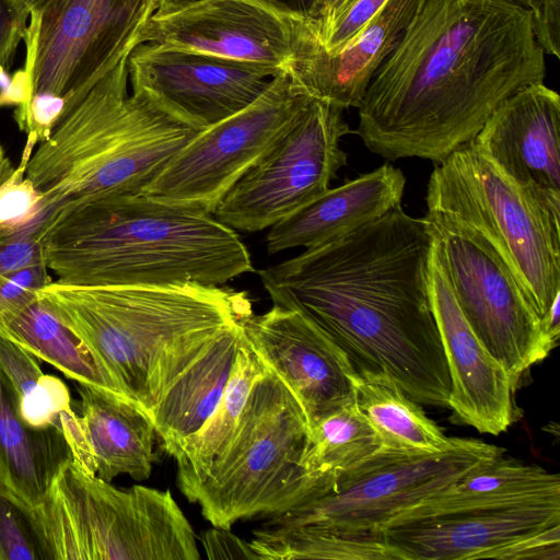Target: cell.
Listing matches in <instances>:
<instances>
[{
	"label": "cell",
	"instance_id": "41",
	"mask_svg": "<svg viewBox=\"0 0 560 560\" xmlns=\"http://www.w3.org/2000/svg\"><path fill=\"white\" fill-rule=\"evenodd\" d=\"M14 166L0 143V186L12 175Z\"/></svg>",
	"mask_w": 560,
	"mask_h": 560
},
{
	"label": "cell",
	"instance_id": "2",
	"mask_svg": "<svg viewBox=\"0 0 560 560\" xmlns=\"http://www.w3.org/2000/svg\"><path fill=\"white\" fill-rule=\"evenodd\" d=\"M432 246L425 220L400 206L258 275L273 304L312 319L358 374L386 376L420 405L448 407L429 290Z\"/></svg>",
	"mask_w": 560,
	"mask_h": 560
},
{
	"label": "cell",
	"instance_id": "3",
	"mask_svg": "<svg viewBox=\"0 0 560 560\" xmlns=\"http://www.w3.org/2000/svg\"><path fill=\"white\" fill-rule=\"evenodd\" d=\"M42 243L48 269L78 285H223L254 271L238 234L213 214L142 194L68 205Z\"/></svg>",
	"mask_w": 560,
	"mask_h": 560
},
{
	"label": "cell",
	"instance_id": "4",
	"mask_svg": "<svg viewBox=\"0 0 560 560\" xmlns=\"http://www.w3.org/2000/svg\"><path fill=\"white\" fill-rule=\"evenodd\" d=\"M37 298L149 416L224 329L253 314L245 292L195 282L78 285L52 280Z\"/></svg>",
	"mask_w": 560,
	"mask_h": 560
},
{
	"label": "cell",
	"instance_id": "16",
	"mask_svg": "<svg viewBox=\"0 0 560 560\" xmlns=\"http://www.w3.org/2000/svg\"><path fill=\"white\" fill-rule=\"evenodd\" d=\"M242 329L250 349L296 398L310 430L355 399L358 373L348 355L303 313L273 304L246 317Z\"/></svg>",
	"mask_w": 560,
	"mask_h": 560
},
{
	"label": "cell",
	"instance_id": "32",
	"mask_svg": "<svg viewBox=\"0 0 560 560\" xmlns=\"http://www.w3.org/2000/svg\"><path fill=\"white\" fill-rule=\"evenodd\" d=\"M37 143L26 138L20 164L0 186V242L44 233L52 215L44 197L26 177V164Z\"/></svg>",
	"mask_w": 560,
	"mask_h": 560
},
{
	"label": "cell",
	"instance_id": "24",
	"mask_svg": "<svg viewBox=\"0 0 560 560\" xmlns=\"http://www.w3.org/2000/svg\"><path fill=\"white\" fill-rule=\"evenodd\" d=\"M242 322L224 329L152 409L150 418L170 456L206 424L219 404L243 339Z\"/></svg>",
	"mask_w": 560,
	"mask_h": 560
},
{
	"label": "cell",
	"instance_id": "12",
	"mask_svg": "<svg viewBox=\"0 0 560 560\" xmlns=\"http://www.w3.org/2000/svg\"><path fill=\"white\" fill-rule=\"evenodd\" d=\"M311 97L285 72L248 106L199 131L143 189L158 201L207 213L265 155Z\"/></svg>",
	"mask_w": 560,
	"mask_h": 560
},
{
	"label": "cell",
	"instance_id": "27",
	"mask_svg": "<svg viewBox=\"0 0 560 560\" xmlns=\"http://www.w3.org/2000/svg\"><path fill=\"white\" fill-rule=\"evenodd\" d=\"M355 404L380 442V448L401 453H438L447 448V438L420 404L390 378L358 374Z\"/></svg>",
	"mask_w": 560,
	"mask_h": 560
},
{
	"label": "cell",
	"instance_id": "9",
	"mask_svg": "<svg viewBox=\"0 0 560 560\" xmlns=\"http://www.w3.org/2000/svg\"><path fill=\"white\" fill-rule=\"evenodd\" d=\"M504 452L500 446L463 438H454L438 453L378 448L354 466L311 482L294 505L264 516L261 527L383 535L385 526L404 510Z\"/></svg>",
	"mask_w": 560,
	"mask_h": 560
},
{
	"label": "cell",
	"instance_id": "7",
	"mask_svg": "<svg viewBox=\"0 0 560 560\" xmlns=\"http://www.w3.org/2000/svg\"><path fill=\"white\" fill-rule=\"evenodd\" d=\"M308 440L302 407L266 366L192 503L213 527L225 529L240 520L288 510L306 491L302 459Z\"/></svg>",
	"mask_w": 560,
	"mask_h": 560
},
{
	"label": "cell",
	"instance_id": "42",
	"mask_svg": "<svg viewBox=\"0 0 560 560\" xmlns=\"http://www.w3.org/2000/svg\"><path fill=\"white\" fill-rule=\"evenodd\" d=\"M522 7L528 9L533 14V24L536 23L542 12L545 0H513Z\"/></svg>",
	"mask_w": 560,
	"mask_h": 560
},
{
	"label": "cell",
	"instance_id": "22",
	"mask_svg": "<svg viewBox=\"0 0 560 560\" xmlns=\"http://www.w3.org/2000/svg\"><path fill=\"white\" fill-rule=\"evenodd\" d=\"M545 502H560L559 474L536 464L505 458L501 454L472 467L436 493L404 510L386 526Z\"/></svg>",
	"mask_w": 560,
	"mask_h": 560
},
{
	"label": "cell",
	"instance_id": "44",
	"mask_svg": "<svg viewBox=\"0 0 560 560\" xmlns=\"http://www.w3.org/2000/svg\"><path fill=\"white\" fill-rule=\"evenodd\" d=\"M49 0H24V2L30 8V12L33 10H37L43 7Z\"/></svg>",
	"mask_w": 560,
	"mask_h": 560
},
{
	"label": "cell",
	"instance_id": "1",
	"mask_svg": "<svg viewBox=\"0 0 560 560\" xmlns=\"http://www.w3.org/2000/svg\"><path fill=\"white\" fill-rule=\"evenodd\" d=\"M532 12L513 0H425L368 85L355 133L389 161L441 163L546 78Z\"/></svg>",
	"mask_w": 560,
	"mask_h": 560
},
{
	"label": "cell",
	"instance_id": "33",
	"mask_svg": "<svg viewBox=\"0 0 560 560\" xmlns=\"http://www.w3.org/2000/svg\"><path fill=\"white\" fill-rule=\"evenodd\" d=\"M387 0H357L336 18L319 22L308 14V22L324 48L336 52L355 39Z\"/></svg>",
	"mask_w": 560,
	"mask_h": 560
},
{
	"label": "cell",
	"instance_id": "37",
	"mask_svg": "<svg viewBox=\"0 0 560 560\" xmlns=\"http://www.w3.org/2000/svg\"><path fill=\"white\" fill-rule=\"evenodd\" d=\"M560 524L528 535L497 550L490 559L559 560Z\"/></svg>",
	"mask_w": 560,
	"mask_h": 560
},
{
	"label": "cell",
	"instance_id": "19",
	"mask_svg": "<svg viewBox=\"0 0 560 560\" xmlns=\"http://www.w3.org/2000/svg\"><path fill=\"white\" fill-rule=\"evenodd\" d=\"M425 0H387L364 31L336 52L327 51L306 13L295 20L287 71L304 95L340 109L359 107L369 83Z\"/></svg>",
	"mask_w": 560,
	"mask_h": 560
},
{
	"label": "cell",
	"instance_id": "6",
	"mask_svg": "<svg viewBox=\"0 0 560 560\" xmlns=\"http://www.w3.org/2000/svg\"><path fill=\"white\" fill-rule=\"evenodd\" d=\"M42 560H198L194 529L168 490L119 489L70 455L25 517Z\"/></svg>",
	"mask_w": 560,
	"mask_h": 560
},
{
	"label": "cell",
	"instance_id": "26",
	"mask_svg": "<svg viewBox=\"0 0 560 560\" xmlns=\"http://www.w3.org/2000/svg\"><path fill=\"white\" fill-rule=\"evenodd\" d=\"M266 365L250 349L244 335L223 395L206 424L185 439L173 458L177 465V483L192 502L194 495L213 460L229 442L248 395Z\"/></svg>",
	"mask_w": 560,
	"mask_h": 560
},
{
	"label": "cell",
	"instance_id": "36",
	"mask_svg": "<svg viewBox=\"0 0 560 560\" xmlns=\"http://www.w3.org/2000/svg\"><path fill=\"white\" fill-rule=\"evenodd\" d=\"M30 8L24 0H0V74L11 69L26 35Z\"/></svg>",
	"mask_w": 560,
	"mask_h": 560
},
{
	"label": "cell",
	"instance_id": "17",
	"mask_svg": "<svg viewBox=\"0 0 560 560\" xmlns=\"http://www.w3.org/2000/svg\"><path fill=\"white\" fill-rule=\"evenodd\" d=\"M560 96L544 82L506 98L474 147L508 179L560 214Z\"/></svg>",
	"mask_w": 560,
	"mask_h": 560
},
{
	"label": "cell",
	"instance_id": "35",
	"mask_svg": "<svg viewBox=\"0 0 560 560\" xmlns=\"http://www.w3.org/2000/svg\"><path fill=\"white\" fill-rule=\"evenodd\" d=\"M42 559L32 530L0 489V560Z\"/></svg>",
	"mask_w": 560,
	"mask_h": 560
},
{
	"label": "cell",
	"instance_id": "11",
	"mask_svg": "<svg viewBox=\"0 0 560 560\" xmlns=\"http://www.w3.org/2000/svg\"><path fill=\"white\" fill-rule=\"evenodd\" d=\"M423 219L464 317L516 388L551 351L529 299L482 236L442 213L427 211Z\"/></svg>",
	"mask_w": 560,
	"mask_h": 560
},
{
	"label": "cell",
	"instance_id": "20",
	"mask_svg": "<svg viewBox=\"0 0 560 560\" xmlns=\"http://www.w3.org/2000/svg\"><path fill=\"white\" fill-rule=\"evenodd\" d=\"M559 524L560 502H545L397 523L383 534L399 560H477Z\"/></svg>",
	"mask_w": 560,
	"mask_h": 560
},
{
	"label": "cell",
	"instance_id": "34",
	"mask_svg": "<svg viewBox=\"0 0 560 560\" xmlns=\"http://www.w3.org/2000/svg\"><path fill=\"white\" fill-rule=\"evenodd\" d=\"M52 279L45 261L12 272L0 280V325L37 298Z\"/></svg>",
	"mask_w": 560,
	"mask_h": 560
},
{
	"label": "cell",
	"instance_id": "31",
	"mask_svg": "<svg viewBox=\"0 0 560 560\" xmlns=\"http://www.w3.org/2000/svg\"><path fill=\"white\" fill-rule=\"evenodd\" d=\"M260 560H394L396 553L383 535H340L305 527H260L249 541Z\"/></svg>",
	"mask_w": 560,
	"mask_h": 560
},
{
	"label": "cell",
	"instance_id": "13",
	"mask_svg": "<svg viewBox=\"0 0 560 560\" xmlns=\"http://www.w3.org/2000/svg\"><path fill=\"white\" fill-rule=\"evenodd\" d=\"M342 109L311 98L288 130L229 190L213 217L233 230L271 228L329 188L347 165Z\"/></svg>",
	"mask_w": 560,
	"mask_h": 560
},
{
	"label": "cell",
	"instance_id": "29",
	"mask_svg": "<svg viewBox=\"0 0 560 560\" xmlns=\"http://www.w3.org/2000/svg\"><path fill=\"white\" fill-rule=\"evenodd\" d=\"M0 370L8 381L18 413L28 428L36 431L55 428L60 433L61 424L78 415L67 385L45 374L35 355L2 334Z\"/></svg>",
	"mask_w": 560,
	"mask_h": 560
},
{
	"label": "cell",
	"instance_id": "28",
	"mask_svg": "<svg viewBox=\"0 0 560 560\" xmlns=\"http://www.w3.org/2000/svg\"><path fill=\"white\" fill-rule=\"evenodd\" d=\"M0 334L79 385L122 395L83 340L40 299L5 319Z\"/></svg>",
	"mask_w": 560,
	"mask_h": 560
},
{
	"label": "cell",
	"instance_id": "23",
	"mask_svg": "<svg viewBox=\"0 0 560 560\" xmlns=\"http://www.w3.org/2000/svg\"><path fill=\"white\" fill-rule=\"evenodd\" d=\"M80 421L96 476L110 482L120 475L149 478L158 438L150 416L129 398L79 385Z\"/></svg>",
	"mask_w": 560,
	"mask_h": 560
},
{
	"label": "cell",
	"instance_id": "38",
	"mask_svg": "<svg viewBox=\"0 0 560 560\" xmlns=\"http://www.w3.org/2000/svg\"><path fill=\"white\" fill-rule=\"evenodd\" d=\"M43 234L34 233L0 242V280L12 272L45 261Z\"/></svg>",
	"mask_w": 560,
	"mask_h": 560
},
{
	"label": "cell",
	"instance_id": "25",
	"mask_svg": "<svg viewBox=\"0 0 560 560\" xmlns=\"http://www.w3.org/2000/svg\"><path fill=\"white\" fill-rule=\"evenodd\" d=\"M70 455L55 428L36 431L21 420L0 370V489L24 517L40 504L58 466Z\"/></svg>",
	"mask_w": 560,
	"mask_h": 560
},
{
	"label": "cell",
	"instance_id": "8",
	"mask_svg": "<svg viewBox=\"0 0 560 560\" xmlns=\"http://www.w3.org/2000/svg\"><path fill=\"white\" fill-rule=\"evenodd\" d=\"M427 211L482 236L511 269L540 323L560 299V214L501 174L471 142L433 168Z\"/></svg>",
	"mask_w": 560,
	"mask_h": 560
},
{
	"label": "cell",
	"instance_id": "30",
	"mask_svg": "<svg viewBox=\"0 0 560 560\" xmlns=\"http://www.w3.org/2000/svg\"><path fill=\"white\" fill-rule=\"evenodd\" d=\"M378 448L376 433L358 409L355 399L328 413L310 430L302 459L306 489L311 482L343 471Z\"/></svg>",
	"mask_w": 560,
	"mask_h": 560
},
{
	"label": "cell",
	"instance_id": "40",
	"mask_svg": "<svg viewBox=\"0 0 560 560\" xmlns=\"http://www.w3.org/2000/svg\"><path fill=\"white\" fill-rule=\"evenodd\" d=\"M342 2L343 0H303L302 12L325 21L339 10Z\"/></svg>",
	"mask_w": 560,
	"mask_h": 560
},
{
	"label": "cell",
	"instance_id": "45",
	"mask_svg": "<svg viewBox=\"0 0 560 560\" xmlns=\"http://www.w3.org/2000/svg\"><path fill=\"white\" fill-rule=\"evenodd\" d=\"M357 0H343L341 7L339 8V10L329 19L325 20V21H320L318 20L319 22H327L334 18H336L337 15H339L341 12H343L345 10H347L352 3H354Z\"/></svg>",
	"mask_w": 560,
	"mask_h": 560
},
{
	"label": "cell",
	"instance_id": "18",
	"mask_svg": "<svg viewBox=\"0 0 560 560\" xmlns=\"http://www.w3.org/2000/svg\"><path fill=\"white\" fill-rule=\"evenodd\" d=\"M429 290L451 380L448 408L454 420L483 434L508 431L515 418L516 388L464 317L434 245L429 262Z\"/></svg>",
	"mask_w": 560,
	"mask_h": 560
},
{
	"label": "cell",
	"instance_id": "10",
	"mask_svg": "<svg viewBox=\"0 0 560 560\" xmlns=\"http://www.w3.org/2000/svg\"><path fill=\"white\" fill-rule=\"evenodd\" d=\"M151 0H49L30 12L24 67L11 78L20 103L61 98L63 109L139 45Z\"/></svg>",
	"mask_w": 560,
	"mask_h": 560
},
{
	"label": "cell",
	"instance_id": "15",
	"mask_svg": "<svg viewBox=\"0 0 560 560\" xmlns=\"http://www.w3.org/2000/svg\"><path fill=\"white\" fill-rule=\"evenodd\" d=\"M277 74L242 62L139 44L128 57L131 89L141 90L197 130L252 104Z\"/></svg>",
	"mask_w": 560,
	"mask_h": 560
},
{
	"label": "cell",
	"instance_id": "39",
	"mask_svg": "<svg viewBox=\"0 0 560 560\" xmlns=\"http://www.w3.org/2000/svg\"><path fill=\"white\" fill-rule=\"evenodd\" d=\"M212 527L201 535V544L207 557L218 559H258L249 542L230 532Z\"/></svg>",
	"mask_w": 560,
	"mask_h": 560
},
{
	"label": "cell",
	"instance_id": "14",
	"mask_svg": "<svg viewBox=\"0 0 560 560\" xmlns=\"http://www.w3.org/2000/svg\"><path fill=\"white\" fill-rule=\"evenodd\" d=\"M299 10L280 0H192L153 11L139 44L288 71Z\"/></svg>",
	"mask_w": 560,
	"mask_h": 560
},
{
	"label": "cell",
	"instance_id": "21",
	"mask_svg": "<svg viewBox=\"0 0 560 560\" xmlns=\"http://www.w3.org/2000/svg\"><path fill=\"white\" fill-rule=\"evenodd\" d=\"M404 173L389 163L328 188L270 228L267 250L277 254L332 242L400 207Z\"/></svg>",
	"mask_w": 560,
	"mask_h": 560
},
{
	"label": "cell",
	"instance_id": "43",
	"mask_svg": "<svg viewBox=\"0 0 560 560\" xmlns=\"http://www.w3.org/2000/svg\"><path fill=\"white\" fill-rule=\"evenodd\" d=\"M190 1L192 0H151L152 12L171 9Z\"/></svg>",
	"mask_w": 560,
	"mask_h": 560
},
{
	"label": "cell",
	"instance_id": "5",
	"mask_svg": "<svg viewBox=\"0 0 560 560\" xmlns=\"http://www.w3.org/2000/svg\"><path fill=\"white\" fill-rule=\"evenodd\" d=\"M129 55L62 110L27 161L25 175L51 215L68 205L141 194L200 131L144 91L128 92Z\"/></svg>",
	"mask_w": 560,
	"mask_h": 560
}]
</instances>
